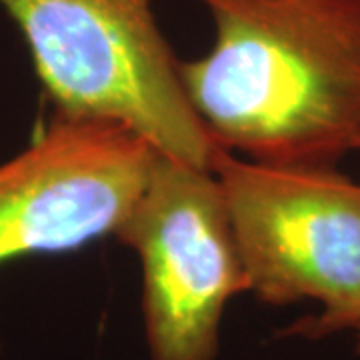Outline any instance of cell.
Returning a JSON list of instances; mask_svg holds the SVG:
<instances>
[{
	"mask_svg": "<svg viewBox=\"0 0 360 360\" xmlns=\"http://www.w3.org/2000/svg\"><path fill=\"white\" fill-rule=\"evenodd\" d=\"M356 352L360 354V326L356 328Z\"/></svg>",
	"mask_w": 360,
	"mask_h": 360,
	"instance_id": "cell-6",
	"label": "cell"
},
{
	"mask_svg": "<svg viewBox=\"0 0 360 360\" xmlns=\"http://www.w3.org/2000/svg\"><path fill=\"white\" fill-rule=\"evenodd\" d=\"M116 238L141 257L150 360L217 359L224 309L248 281L212 170L158 150Z\"/></svg>",
	"mask_w": 360,
	"mask_h": 360,
	"instance_id": "cell-4",
	"label": "cell"
},
{
	"mask_svg": "<svg viewBox=\"0 0 360 360\" xmlns=\"http://www.w3.org/2000/svg\"><path fill=\"white\" fill-rule=\"evenodd\" d=\"M156 153L120 122L52 115L26 150L0 165V266L116 236Z\"/></svg>",
	"mask_w": 360,
	"mask_h": 360,
	"instance_id": "cell-5",
	"label": "cell"
},
{
	"mask_svg": "<svg viewBox=\"0 0 360 360\" xmlns=\"http://www.w3.org/2000/svg\"><path fill=\"white\" fill-rule=\"evenodd\" d=\"M219 180L248 292L286 307L321 302V314L283 335L310 340L360 326V184L336 167L243 160L214 146Z\"/></svg>",
	"mask_w": 360,
	"mask_h": 360,
	"instance_id": "cell-3",
	"label": "cell"
},
{
	"mask_svg": "<svg viewBox=\"0 0 360 360\" xmlns=\"http://www.w3.org/2000/svg\"><path fill=\"white\" fill-rule=\"evenodd\" d=\"M54 115L112 120L162 155L210 170V142L153 0H0Z\"/></svg>",
	"mask_w": 360,
	"mask_h": 360,
	"instance_id": "cell-2",
	"label": "cell"
},
{
	"mask_svg": "<svg viewBox=\"0 0 360 360\" xmlns=\"http://www.w3.org/2000/svg\"><path fill=\"white\" fill-rule=\"evenodd\" d=\"M359 150H360V144H359Z\"/></svg>",
	"mask_w": 360,
	"mask_h": 360,
	"instance_id": "cell-7",
	"label": "cell"
},
{
	"mask_svg": "<svg viewBox=\"0 0 360 360\" xmlns=\"http://www.w3.org/2000/svg\"><path fill=\"white\" fill-rule=\"evenodd\" d=\"M214 46L180 80L214 146L336 167L360 144V0H202Z\"/></svg>",
	"mask_w": 360,
	"mask_h": 360,
	"instance_id": "cell-1",
	"label": "cell"
}]
</instances>
